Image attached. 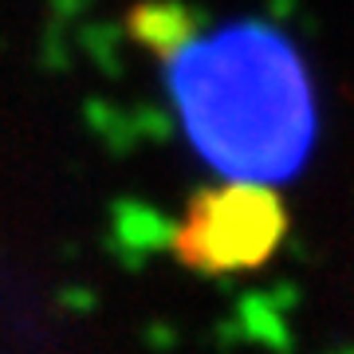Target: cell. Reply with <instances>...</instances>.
I'll list each match as a JSON object with an SVG mask.
<instances>
[{
  "label": "cell",
  "instance_id": "obj_1",
  "mask_svg": "<svg viewBox=\"0 0 354 354\" xmlns=\"http://www.w3.org/2000/svg\"><path fill=\"white\" fill-rule=\"evenodd\" d=\"M130 32L165 64L169 106L213 174L276 185L304 169L319 134V102L288 32L268 20L201 28L174 0L138 4Z\"/></svg>",
  "mask_w": 354,
  "mask_h": 354
},
{
  "label": "cell",
  "instance_id": "obj_2",
  "mask_svg": "<svg viewBox=\"0 0 354 354\" xmlns=\"http://www.w3.org/2000/svg\"><path fill=\"white\" fill-rule=\"evenodd\" d=\"M288 228L291 216L276 185L221 177L189 197L169 248L197 276H248L279 252Z\"/></svg>",
  "mask_w": 354,
  "mask_h": 354
}]
</instances>
